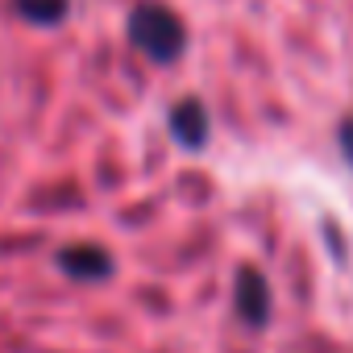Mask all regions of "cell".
Returning <instances> with one entry per match:
<instances>
[{
	"mask_svg": "<svg viewBox=\"0 0 353 353\" xmlns=\"http://www.w3.org/2000/svg\"><path fill=\"white\" fill-rule=\"evenodd\" d=\"M129 42L150 63H174L183 54V46H188V30H183V21L174 17L166 5L145 0V5H137L129 13Z\"/></svg>",
	"mask_w": 353,
	"mask_h": 353,
	"instance_id": "obj_1",
	"label": "cell"
},
{
	"mask_svg": "<svg viewBox=\"0 0 353 353\" xmlns=\"http://www.w3.org/2000/svg\"><path fill=\"white\" fill-rule=\"evenodd\" d=\"M59 270L67 274V279H75V283H104V279H112V270H117V262H112V254L104 250V245H63L59 250Z\"/></svg>",
	"mask_w": 353,
	"mask_h": 353,
	"instance_id": "obj_2",
	"label": "cell"
},
{
	"mask_svg": "<svg viewBox=\"0 0 353 353\" xmlns=\"http://www.w3.org/2000/svg\"><path fill=\"white\" fill-rule=\"evenodd\" d=\"M233 303H237V316H241L250 328L266 324V320H270V287H266V279H262L258 270H250V266H245V270L237 274Z\"/></svg>",
	"mask_w": 353,
	"mask_h": 353,
	"instance_id": "obj_3",
	"label": "cell"
},
{
	"mask_svg": "<svg viewBox=\"0 0 353 353\" xmlns=\"http://www.w3.org/2000/svg\"><path fill=\"white\" fill-rule=\"evenodd\" d=\"M170 133L183 150H204L208 145V108L200 100H179L170 108Z\"/></svg>",
	"mask_w": 353,
	"mask_h": 353,
	"instance_id": "obj_4",
	"label": "cell"
},
{
	"mask_svg": "<svg viewBox=\"0 0 353 353\" xmlns=\"http://www.w3.org/2000/svg\"><path fill=\"white\" fill-rule=\"evenodd\" d=\"M13 9L30 21V26H59L71 9V0H13Z\"/></svg>",
	"mask_w": 353,
	"mask_h": 353,
	"instance_id": "obj_5",
	"label": "cell"
},
{
	"mask_svg": "<svg viewBox=\"0 0 353 353\" xmlns=\"http://www.w3.org/2000/svg\"><path fill=\"white\" fill-rule=\"evenodd\" d=\"M341 150H345V158L353 162V121H345V125H341Z\"/></svg>",
	"mask_w": 353,
	"mask_h": 353,
	"instance_id": "obj_6",
	"label": "cell"
}]
</instances>
